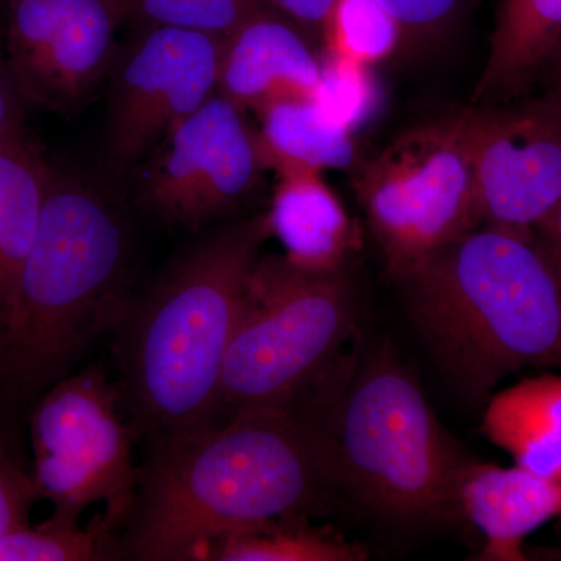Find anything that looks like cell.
Returning a JSON list of instances; mask_svg holds the SVG:
<instances>
[{
	"label": "cell",
	"mask_w": 561,
	"mask_h": 561,
	"mask_svg": "<svg viewBox=\"0 0 561 561\" xmlns=\"http://www.w3.org/2000/svg\"><path fill=\"white\" fill-rule=\"evenodd\" d=\"M481 431L513 463L561 485V375L530 376L491 394Z\"/></svg>",
	"instance_id": "e0dca14e"
},
{
	"label": "cell",
	"mask_w": 561,
	"mask_h": 561,
	"mask_svg": "<svg viewBox=\"0 0 561 561\" xmlns=\"http://www.w3.org/2000/svg\"><path fill=\"white\" fill-rule=\"evenodd\" d=\"M139 183V203L171 224L201 227L238 209L265 165L257 130L214 94L168 136Z\"/></svg>",
	"instance_id": "30bf717a"
},
{
	"label": "cell",
	"mask_w": 561,
	"mask_h": 561,
	"mask_svg": "<svg viewBox=\"0 0 561 561\" xmlns=\"http://www.w3.org/2000/svg\"><path fill=\"white\" fill-rule=\"evenodd\" d=\"M224 38L172 27H144L114 62L106 124V168L124 175L217 92Z\"/></svg>",
	"instance_id": "9c48e42d"
},
{
	"label": "cell",
	"mask_w": 561,
	"mask_h": 561,
	"mask_svg": "<svg viewBox=\"0 0 561 561\" xmlns=\"http://www.w3.org/2000/svg\"><path fill=\"white\" fill-rule=\"evenodd\" d=\"M394 18L405 36H437L459 18L465 0H375Z\"/></svg>",
	"instance_id": "484cf974"
},
{
	"label": "cell",
	"mask_w": 561,
	"mask_h": 561,
	"mask_svg": "<svg viewBox=\"0 0 561 561\" xmlns=\"http://www.w3.org/2000/svg\"><path fill=\"white\" fill-rule=\"evenodd\" d=\"M379 88L371 68L328 55L321 61V77L316 101L332 117L356 133L375 117Z\"/></svg>",
	"instance_id": "cb8c5ba5"
},
{
	"label": "cell",
	"mask_w": 561,
	"mask_h": 561,
	"mask_svg": "<svg viewBox=\"0 0 561 561\" xmlns=\"http://www.w3.org/2000/svg\"><path fill=\"white\" fill-rule=\"evenodd\" d=\"M43 500L33 479L9 454L0 451V541L28 524L32 508Z\"/></svg>",
	"instance_id": "d4e9b609"
},
{
	"label": "cell",
	"mask_w": 561,
	"mask_h": 561,
	"mask_svg": "<svg viewBox=\"0 0 561 561\" xmlns=\"http://www.w3.org/2000/svg\"><path fill=\"white\" fill-rule=\"evenodd\" d=\"M561 51V0H500L489 57L472 101L497 105L522 98Z\"/></svg>",
	"instance_id": "2e32d148"
},
{
	"label": "cell",
	"mask_w": 561,
	"mask_h": 561,
	"mask_svg": "<svg viewBox=\"0 0 561 561\" xmlns=\"http://www.w3.org/2000/svg\"><path fill=\"white\" fill-rule=\"evenodd\" d=\"M368 552L332 530L313 527L305 516H289L220 538L206 560L362 561Z\"/></svg>",
	"instance_id": "ffe728a7"
},
{
	"label": "cell",
	"mask_w": 561,
	"mask_h": 561,
	"mask_svg": "<svg viewBox=\"0 0 561 561\" xmlns=\"http://www.w3.org/2000/svg\"><path fill=\"white\" fill-rule=\"evenodd\" d=\"M125 18L144 27H172L227 38L257 11L262 0H117Z\"/></svg>",
	"instance_id": "603a6c76"
},
{
	"label": "cell",
	"mask_w": 561,
	"mask_h": 561,
	"mask_svg": "<svg viewBox=\"0 0 561 561\" xmlns=\"http://www.w3.org/2000/svg\"><path fill=\"white\" fill-rule=\"evenodd\" d=\"M264 220L286 260L305 271H343L360 247L359 227L319 172L280 173Z\"/></svg>",
	"instance_id": "9a60e30c"
},
{
	"label": "cell",
	"mask_w": 561,
	"mask_h": 561,
	"mask_svg": "<svg viewBox=\"0 0 561 561\" xmlns=\"http://www.w3.org/2000/svg\"><path fill=\"white\" fill-rule=\"evenodd\" d=\"M356 324L345 268L309 272L284 254L251 268L221 370L219 416L290 411L327 370Z\"/></svg>",
	"instance_id": "8992f818"
},
{
	"label": "cell",
	"mask_w": 561,
	"mask_h": 561,
	"mask_svg": "<svg viewBox=\"0 0 561 561\" xmlns=\"http://www.w3.org/2000/svg\"><path fill=\"white\" fill-rule=\"evenodd\" d=\"M25 110L27 105L11 79L0 50V138L7 133L25 127Z\"/></svg>",
	"instance_id": "83f0119b"
},
{
	"label": "cell",
	"mask_w": 561,
	"mask_h": 561,
	"mask_svg": "<svg viewBox=\"0 0 561 561\" xmlns=\"http://www.w3.org/2000/svg\"><path fill=\"white\" fill-rule=\"evenodd\" d=\"M330 485L400 523L456 518L454 451L419 379L389 346L367 354L342 389L321 373L290 409Z\"/></svg>",
	"instance_id": "5b68a950"
},
{
	"label": "cell",
	"mask_w": 561,
	"mask_h": 561,
	"mask_svg": "<svg viewBox=\"0 0 561 561\" xmlns=\"http://www.w3.org/2000/svg\"><path fill=\"white\" fill-rule=\"evenodd\" d=\"M481 225L534 231L561 202V98L468 110Z\"/></svg>",
	"instance_id": "7c38bea8"
},
{
	"label": "cell",
	"mask_w": 561,
	"mask_h": 561,
	"mask_svg": "<svg viewBox=\"0 0 561 561\" xmlns=\"http://www.w3.org/2000/svg\"><path fill=\"white\" fill-rule=\"evenodd\" d=\"M534 234L561 284V202L534 228Z\"/></svg>",
	"instance_id": "f1b7e54d"
},
{
	"label": "cell",
	"mask_w": 561,
	"mask_h": 561,
	"mask_svg": "<svg viewBox=\"0 0 561 561\" xmlns=\"http://www.w3.org/2000/svg\"><path fill=\"white\" fill-rule=\"evenodd\" d=\"M309 38L276 11H257L224 38L217 94L245 113L283 99L316 98L323 58Z\"/></svg>",
	"instance_id": "4fadbf2b"
},
{
	"label": "cell",
	"mask_w": 561,
	"mask_h": 561,
	"mask_svg": "<svg viewBox=\"0 0 561 561\" xmlns=\"http://www.w3.org/2000/svg\"><path fill=\"white\" fill-rule=\"evenodd\" d=\"M50 162L27 128L0 138V311L9 320L46 197Z\"/></svg>",
	"instance_id": "ac0fdd59"
},
{
	"label": "cell",
	"mask_w": 561,
	"mask_h": 561,
	"mask_svg": "<svg viewBox=\"0 0 561 561\" xmlns=\"http://www.w3.org/2000/svg\"><path fill=\"white\" fill-rule=\"evenodd\" d=\"M457 511L481 531L482 560L526 561L524 541L551 519H561V485L537 472L463 460Z\"/></svg>",
	"instance_id": "5bb4252c"
},
{
	"label": "cell",
	"mask_w": 561,
	"mask_h": 561,
	"mask_svg": "<svg viewBox=\"0 0 561 561\" xmlns=\"http://www.w3.org/2000/svg\"><path fill=\"white\" fill-rule=\"evenodd\" d=\"M404 38L400 22L375 0H335L321 35L328 55L368 68L389 60Z\"/></svg>",
	"instance_id": "7402d4cb"
},
{
	"label": "cell",
	"mask_w": 561,
	"mask_h": 561,
	"mask_svg": "<svg viewBox=\"0 0 561 561\" xmlns=\"http://www.w3.org/2000/svg\"><path fill=\"white\" fill-rule=\"evenodd\" d=\"M117 0H7L2 57L25 105L72 114L116 62Z\"/></svg>",
	"instance_id": "8fae6325"
},
{
	"label": "cell",
	"mask_w": 561,
	"mask_h": 561,
	"mask_svg": "<svg viewBox=\"0 0 561 561\" xmlns=\"http://www.w3.org/2000/svg\"><path fill=\"white\" fill-rule=\"evenodd\" d=\"M128 232L113 202L51 164L38 231L0 345L3 400L33 402L130 308L124 291Z\"/></svg>",
	"instance_id": "3957f363"
},
{
	"label": "cell",
	"mask_w": 561,
	"mask_h": 561,
	"mask_svg": "<svg viewBox=\"0 0 561 561\" xmlns=\"http://www.w3.org/2000/svg\"><path fill=\"white\" fill-rule=\"evenodd\" d=\"M267 238L264 216L220 232L130 305L117 327V387L136 435L154 440L217 423L225 357Z\"/></svg>",
	"instance_id": "277c9868"
},
{
	"label": "cell",
	"mask_w": 561,
	"mask_h": 561,
	"mask_svg": "<svg viewBox=\"0 0 561 561\" xmlns=\"http://www.w3.org/2000/svg\"><path fill=\"white\" fill-rule=\"evenodd\" d=\"M7 332V320L5 317H3L2 311H0V345H2L3 337H5Z\"/></svg>",
	"instance_id": "4dcf8cb0"
},
{
	"label": "cell",
	"mask_w": 561,
	"mask_h": 561,
	"mask_svg": "<svg viewBox=\"0 0 561 561\" xmlns=\"http://www.w3.org/2000/svg\"><path fill=\"white\" fill-rule=\"evenodd\" d=\"M256 114L262 161L278 175L346 171L359 161L354 133L313 98L283 99Z\"/></svg>",
	"instance_id": "d6986e66"
},
{
	"label": "cell",
	"mask_w": 561,
	"mask_h": 561,
	"mask_svg": "<svg viewBox=\"0 0 561 561\" xmlns=\"http://www.w3.org/2000/svg\"><path fill=\"white\" fill-rule=\"evenodd\" d=\"M124 553L206 560L238 531L301 516L331 486L290 411H250L151 440Z\"/></svg>",
	"instance_id": "6da1fadb"
},
{
	"label": "cell",
	"mask_w": 561,
	"mask_h": 561,
	"mask_svg": "<svg viewBox=\"0 0 561 561\" xmlns=\"http://www.w3.org/2000/svg\"><path fill=\"white\" fill-rule=\"evenodd\" d=\"M32 476L55 513L76 516L105 505L116 529L130 519L139 470L119 387L101 367L68 375L44 391L31 412Z\"/></svg>",
	"instance_id": "ba28073f"
},
{
	"label": "cell",
	"mask_w": 561,
	"mask_h": 561,
	"mask_svg": "<svg viewBox=\"0 0 561 561\" xmlns=\"http://www.w3.org/2000/svg\"><path fill=\"white\" fill-rule=\"evenodd\" d=\"M353 169L357 201L394 278L481 227L468 110L402 133Z\"/></svg>",
	"instance_id": "52a82bcc"
},
{
	"label": "cell",
	"mask_w": 561,
	"mask_h": 561,
	"mask_svg": "<svg viewBox=\"0 0 561 561\" xmlns=\"http://www.w3.org/2000/svg\"><path fill=\"white\" fill-rule=\"evenodd\" d=\"M268 9L294 22L309 36L321 38L335 0H262Z\"/></svg>",
	"instance_id": "4316f807"
},
{
	"label": "cell",
	"mask_w": 561,
	"mask_h": 561,
	"mask_svg": "<svg viewBox=\"0 0 561 561\" xmlns=\"http://www.w3.org/2000/svg\"><path fill=\"white\" fill-rule=\"evenodd\" d=\"M398 279L413 327L470 400L515 373L561 370V284L534 231L481 225Z\"/></svg>",
	"instance_id": "7a4b0ae2"
},
{
	"label": "cell",
	"mask_w": 561,
	"mask_h": 561,
	"mask_svg": "<svg viewBox=\"0 0 561 561\" xmlns=\"http://www.w3.org/2000/svg\"><path fill=\"white\" fill-rule=\"evenodd\" d=\"M101 513L81 529L76 516L55 513L47 522L20 527L0 541V561H92L116 559L121 545Z\"/></svg>",
	"instance_id": "44dd1931"
},
{
	"label": "cell",
	"mask_w": 561,
	"mask_h": 561,
	"mask_svg": "<svg viewBox=\"0 0 561 561\" xmlns=\"http://www.w3.org/2000/svg\"><path fill=\"white\" fill-rule=\"evenodd\" d=\"M546 77H551L552 84L551 90L549 91L556 92V94H559L561 98V51L559 57H557V60L553 61L549 72L546 73Z\"/></svg>",
	"instance_id": "f546056e"
}]
</instances>
